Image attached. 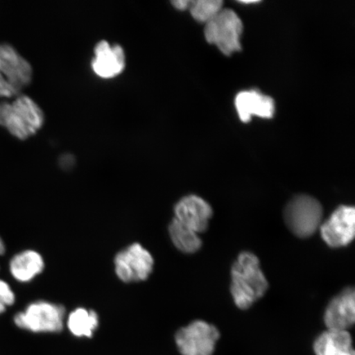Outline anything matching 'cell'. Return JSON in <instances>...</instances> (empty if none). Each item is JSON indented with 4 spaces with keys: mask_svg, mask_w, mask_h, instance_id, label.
Instances as JSON below:
<instances>
[{
    "mask_svg": "<svg viewBox=\"0 0 355 355\" xmlns=\"http://www.w3.org/2000/svg\"><path fill=\"white\" fill-rule=\"evenodd\" d=\"M268 286L257 257L250 252L239 254L232 266L230 287L237 307L241 309L250 308L265 295Z\"/></svg>",
    "mask_w": 355,
    "mask_h": 355,
    "instance_id": "cell-1",
    "label": "cell"
},
{
    "mask_svg": "<svg viewBox=\"0 0 355 355\" xmlns=\"http://www.w3.org/2000/svg\"><path fill=\"white\" fill-rule=\"evenodd\" d=\"M43 110L28 96H17L12 102H0V126L13 137L26 140L43 126Z\"/></svg>",
    "mask_w": 355,
    "mask_h": 355,
    "instance_id": "cell-2",
    "label": "cell"
},
{
    "mask_svg": "<svg viewBox=\"0 0 355 355\" xmlns=\"http://www.w3.org/2000/svg\"><path fill=\"white\" fill-rule=\"evenodd\" d=\"M29 62L10 44H0V97L19 96L33 80Z\"/></svg>",
    "mask_w": 355,
    "mask_h": 355,
    "instance_id": "cell-3",
    "label": "cell"
},
{
    "mask_svg": "<svg viewBox=\"0 0 355 355\" xmlns=\"http://www.w3.org/2000/svg\"><path fill=\"white\" fill-rule=\"evenodd\" d=\"M322 204L309 195L292 198L284 211V219L288 230L300 238H309L321 225Z\"/></svg>",
    "mask_w": 355,
    "mask_h": 355,
    "instance_id": "cell-4",
    "label": "cell"
},
{
    "mask_svg": "<svg viewBox=\"0 0 355 355\" xmlns=\"http://www.w3.org/2000/svg\"><path fill=\"white\" fill-rule=\"evenodd\" d=\"M65 309L46 301L34 302L24 312L17 313L15 323L21 329L35 333H56L63 330Z\"/></svg>",
    "mask_w": 355,
    "mask_h": 355,
    "instance_id": "cell-5",
    "label": "cell"
},
{
    "mask_svg": "<svg viewBox=\"0 0 355 355\" xmlns=\"http://www.w3.org/2000/svg\"><path fill=\"white\" fill-rule=\"evenodd\" d=\"M243 33L241 19L233 10H222L206 24L205 37L225 55L241 51Z\"/></svg>",
    "mask_w": 355,
    "mask_h": 355,
    "instance_id": "cell-6",
    "label": "cell"
},
{
    "mask_svg": "<svg viewBox=\"0 0 355 355\" xmlns=\"http://www.w3.org/2000/svg\"><path fill=\"white\" fill-rule=\"evenodd\" d=\"M220 336L215 326L198 320L178 331L175 343L182 355H213Z\"/></svg>",
    "mask_w": 355,
    "mask_h": 355,
    "instance_id": "cell-7",
    "label": "cell"
},
{
    "mask_svg": "<svg viewBox=\"0 0 355 355\" xmlns=\"http://www.w3.org/2000/svg\"><path fill=\"white\" fill-rule=\"evenodd\" d=\"M115 272L125 283L146 281L153 272L152 254L139 243H133L115 257Z\"/></svg>",
    "mask_w": 355,
    "mask_h": 355,
    "instance_id": "cell-8",
    "label": "cell"
},
{
    "mask_svg": "<svg viewBox=\"0 0 355 355\" xmlns=\"http://www.w3.org/2000/svg\"><path fill=\"white\" fill-rule=\"evenodd\" d=\"M355 210L353 207L340 206L330 218L321 224L323 241L331 248L348 245L354 237Z\"/></svg>",
    "mask_w": 355,
    "mask_h": 355,
    "instance_id": "cell-9",
    "label": "cell"
},
{
    "mask_svg": "<svg viewBox=\"0 0 355 355\" xmlns=\"http://www.w3.org/2000/svg\"><path fill=\"white\" fill-rule=\"evenodd\" d=\"M125 66V52L121 46L106 41L96 44L92 60V69L96 76L103 79L116 78L123 72Z\"/></svg>",
    "mask_w": 355,
    "mask_h": 355,
    "instance_id": "cell-10",
    "label": "cell"
},
{
    "mask_svg": "<svg viewBox=\"0 0 355 355\" xmlns=\"http://www.w3.org/2000/svg\"><path fill=\"white\" fill-rule=\"evenodd\" d=\"M212 213L209 203L195 195L182 198L175 207V218L198 234L206 232Z\"/></svg>",
    "mask_w": 355,
    "mask_h": 355,
    "instance_id": "cell-11",
    "label": "cell"
},
{
    "mask_svg": "<svg viewBox=\"0 0 355 355\" xmlns=\"http://www.w3.org/2000/svg\"><path fill=\"white\" fill-rule=\"evenodd\" d=\"M355 295L353 288H345L333 299L324 314L327 330L348 331L354 323Z\"/></svg>",
    "mask_w": 355,
    "mask_h": 355,
    "instance_id": "cell-12",
    "label": "cell"
},
{
    "mask_svg": "<svg viewBox=\"0 0 355 355\" xmlns=\"http://www.w3.org/2000/svg\"><path fill=\"white\" fill-rule=\"evenodd\" d=\"M235 107L241 121L248 123L254 115L270 119L275 112V103L270 96L257 91H245L239 93L235 98Z\"/></svg>",
    "mask_w": 355,
    "mask_h": 355,
    "instance_id": "cell-13",
    "label": "cell"
},
{
    "mask_svg": "<svg viewBox=\"0 0 355 355\" xmlns=\"http://www.w3.org/2000/svg\"><path fill=\"white\" fill-rule=\"evenodd\" d=\"M316 355H355L352 337L348 331L327 330L313 343Z\"/></svg>",
    "mask_w": 355,
    "mask_h": 355,
    "instance_id": "cell-14",
    "label": "cell"
},
{
    "mask_svg": "<svg viewBox=\"0 0 355 355\" xmlns=\"http://www.w3.org/2000/svg\"><path fill=\"white\" fill-rule=\"evenodd\" d=\"M44 263L41 254L33 250L19 252L12 257L10 268L17 282H29L43 272Z\"/></svg>",
    "mask_w": 355,
    "mask_h": 355,
    "instance_id": "cell-15",
    "label": "cell"
},
{
    "mask_svg": "<svg viewBox=\"0 0 355 355\" xmlns=\"http://www.w3.org/2000/svg\"><path fill=\"white\" fill-rule=\"evenodd\" d=\"M67 325L75 336L90 338L99 326L98 315L95 311L79 308L69 314Z\"/></svg>",
    "mask_w": 355,
    "mask_h": 355,
    "instance_id": "cell-16",
    "label": "cell"
},
{
    "mask_svg": "<svg viewBox=\"0 0 355 355\" xmlns=\"http://www.w3.org/2000/svg\"><path fill=\"white\" fill-rule=\"evenodd\" d=\"M171 241L178 250L185 254H193L202 247L198 233L174 218L168 226Z\"/></svg>",
    "mask_w": 355,
    "mask_h": 355,
    "instance_id": "cell-17",
    "label": "cell"
},
{
    "mask_svg": "<svg viewBox=\"0 0 355 355\" xmlns=\"http://www.w3.org/2000/svg\"><path fill=\"white\" fill-rule=\"evenodd\" d=\"M220 0H198L191 1L189 10L195 20L207 24L223 10Z\"/></svg>",
    "mask_w": 355,
    "mask_h": 355,
    "instance_id": "cell-18",
    "label": "cell"
},
{
    "mask_svg": "<svg viewBox=\"0 0 355 355\" xmlns=\"http://www.w3.org/2000/svg\"><path fill=\"white\" fill-rule=\"evenodd\" d=\"M15 295L8 284L0 279V314L6 312L8 306L15 304Z\"/></svg>",
    "mask_w": 355,
    "mask_h": 355,
    "instance_id": "cell-19",
    "label": "cell"
},
{
    "mask_svg": "<svg viewBox=\"0 0 355 355\" xmlns=\"http://www.w3.org/2000/svg\"><path fill=\"white\" fill-rule=\"evenodd\" d=\"M191 1L189 0H176L173 1L172 4L178 10L184 11L188 10L190 6Z\"/></svg>",
    "mask_w": 355,
    "mask_h": 355,
    "instance_id": "cell-20",
    "label": "cell"
},
{
    "mask_svg": "<svg viewBox=\"0 0 355 355\" xmlns=\"http://www.w3.org/2000/svg\"><path fill=\"white\" fill-rule=\"evenodd\" d=\"M4 252H6V245H4L2 239L0 238V255H3Z\"/></svg>",
    "mask_w": 355,
    "mask_h": 355,
    "instance_id": "cell-21",
    "label": "cell"
},
{
    "mask_svg": "<svg viewBox=\"0 0 355 355\" xmlns=\"http://www.w3.org/2000/svg\"><path fill=\"white\" fill-rule=\"evenodd\" d=\"M257 1H242L243 3H255Z\"/></svg>",
    "mask_w": 355,
    "mask_h": 355,
    "instance_id": "cell-22",
    "label": "cell"
}]
</instances>
